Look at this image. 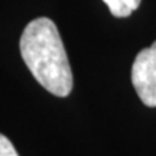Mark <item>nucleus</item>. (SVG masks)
<instances>
[{"label": "nucleus", "instance_id": "nucleus-1", "mask_svg": "<svg viewBox=\"0 0 156 156\" xmlns=\"http://www.w3.org/2000/svg\"><path fill=\"white\" fill-rule=\"evenodd\" d=\"M20 54L35 80L56 97L73 90V71L56 25L49 17L28 23L20 38Z\"/></svg>", "mask_w": 156, "mask_h": 156}, {"label": "nucleus", "instance_id": "nucleus-2", "mask_svg": "<svg viewBox=\"0 0 156 156\" xmlns=\"http://www.w3.org/2000/svg\"><path fill=\"white\" fill-rule=\"evenodd\" d=\"M132 84L145 106L156 107V41L134 58Z\"/></svg>", "mask_w": 156, "mask_h": 156}, {"label": "nucleus", "instance_id": "nucleus-3", "mask_svg": "<svg viewBox=\"0 0 156 156\" xmlns=\"http://www.w3.org/2000/svg\"><path fill=\"white\" fill-rule=\"evenodd\" d=\"M103 2L110 9L113 16L116 17H127L140 5V0H103Z\"/></svg>", "mask_w": 156, "mask_h": 156}, {"label": "nucleus", "instance_id": "nucleus-4", "mask_svg": "<svg viewBox=\"0 0 156 156\" xmlns=\"http://www.w3.org/2000/svg\"><path fill=\"white\" fill-rule=\"evenodd\" d=\"M0 156H19L13 143L2 133H0Z\"/></svg>", "mask_w": 156, "mask_h": 156}]
</instances>
